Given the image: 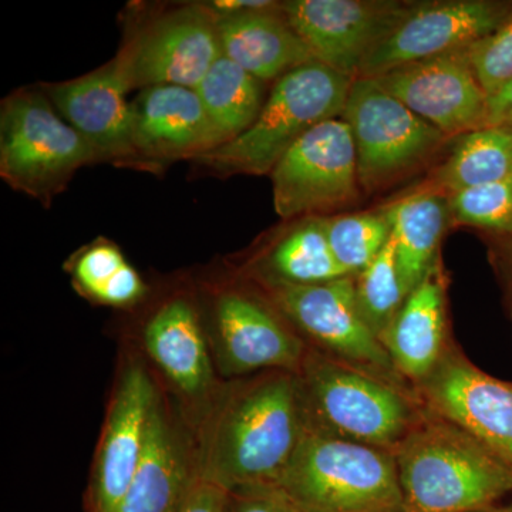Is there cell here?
Segmentation results:
<instances>
[{
  "instance_id": "1",
  "label": "cell",
  "mask_w": 512,
  "mask_h": 512,
  "mask_svg": "<svg viewBox=\"0 0 512 512\" xmlns=\"http://www.w3.org/2000/svg\"><path fill=\"white\" fill-rule=\"evenodd\" d=\"M309 426L296 373L264 372L221 400L197 451L198 477L224 488L275 487Z\"/></svg>"
},
{
  "instance_id": "2",
  "label": "cell",
  "mask_w": 512,
  "mask_h": 512,
  "mask_svg": "<svg viewBox=\"0 0 512 512\" xmlns=\"http://www.w3.org/2000/svg\"><path fill=\"white\" fill-rule=\"evenodd\" d=\"M394 458L404 505L412 511L490 512L512 494L510 468L426 406Z\"/></svg>"
},
{
  "instance_id": "3",
  "label": "cell",
  "mask_w": 512,
  "mask_h": 512,
  "mask_svg": "<svg viewBox=\"0 0 512 512\" xmlns=\"http://www.w3.org/2000/svg\"><path fill=\"white\" fill-rule=\"evenodd\" d=\"M301 512H397L406 508L390 451L313 426L275 485Z\"/></svg>"
},
{
  "instance_id": "4",
  "label": "cell",
  "mask_w": 512,
  "mask_h": 512,
  "mask_svg": "<svg viewBox=\"0 0 512 512\" xmlns=\"http://www.w3.org/2000/svg\"><path fill=\"white\" fill-rule=\"evenodd\" d=\"M296 375L313 426L366 446L394 454L424 413L413 387L387 382L311 346Z\"/></svg>"
},
{
  "instance_id": "5",
  "label": "cell",
  "mask_w": 512,
  "mask_h": 512,
  "mask_svg": "<svg viewBox=\"0 0 512 512\" xmlns=\"http://www.w3.org/2000/svg\"><path fill=\"white\" fill-rule=\"evenodd\" d=\"M353 80L319 62L276 80L255 123L244 134L198 157L221 175L271 174L286 151L323 121L339 119Z\"/></svg>"
},
{
  "instance_id": "6",
  "label": "cell",
  "mask_w": 512,
  "mask_h": 512,
  "mask_svg": "<svg viewBox=\"0 0 512 512\" xmlns=\"http://www.w3.org/2000/svg\"><path fill=\"white\" fill-rule=\"evenodd\" d=\"M93 147L43 94L20 90L0 109V177L40 201L62 192L73 175L99 163Z\"/></svg>"
},
{
  "instance_id": "7",
  "label": "cell",
  "mask_w": 512,
  "mask_h": 512,
  "mask_svg": "<svg viewBox=\"0 0 512 512\" xmlns=\"http://www.w3.org/2000/svg\"><path fill=\"white\" fill-rule=\"evenodd\" d=\"M342 119L352 131L357 177L366 194L416 173L453 141L365 77L353 80Z\"/></svg>"
},
{
  "instance_id": "8",
  "label": "cell",
  "mask_w": 512,
  "mask_h": 512,
  "mask_svg": "<svg viewBox=\"0 0 512 512\" xmlns=\"http://www.w3.org/2000/svg\"><path fill=\"white\" fill-rule=\"evenodd\" d=\"M262 284L272 306L301 338L306 336L308 346L387 382L413 387L397 373L379 336L360 313L355 276L320 285Z\"/></svg>"
},
{
  "instance_id": "9",
  "label": "cell",
  "mask_w": 512,
  "mask_h": 512,
  "mask_svg": "<svg viewBox=\"0 0 512 512\" xmlns=\"http://www.w3.org/2000/svg\"><path fill=\"white\" fill-rule=\"evenodd\" d=\"M276 214L284 220L326 217L360 198L355 141L342 117L312 128L271 171Z\"/></svg>"
},
{
  "instance_id": "10",
  "label": "cell",
  "mask_w": 512,
  "mask_h": 512,
  "mask_svg": "<svg viewBox=\"0 0 512 512\" xmlns=\"http://www.w3.org/2000/svg\"><path fill=\"white\" fill-rule=\"evenodd\" d=\"M511 13L510 0L409 2L399 23L367 57L359 79L466 50L494 33Z\"/></svg>"
},
{
  "instance_id": "11",
  "label": "cell",
  "mask_w": 512,
  "mask_h": 512,
  "mask_svg": "<svg viewBox=\"0 0 512 512\" xmlns=\"http://www.w3.org/2000/svg\"><path fill=\"white\" fill-rule=\"evenodd\" d=\"M222 55L217 16L204 3L151 22L117 55L130 90L154 86L197 89Z\"/></svg>"
},
{
  "instance_id": "12",
  "label": "cell",
  "mask_w": 512,
  "mask_h": 512,
  "mask_svg": "<svg viewBox=\"0 0 512 512\" xmlns=\"http://www.w3.org/2000/svg\"><path fill=\"white\" fill-rule=\"evenodd\" d=\"M409 2L396 0H288L279 3L286 22L316 62L350 80L402 19Z\"/></svg>"
},
{
  "instance_id": "13",
  "label": "cell",
  "mask_w": 512,
  "mask_h": 512,
  "mask_svg": "<svg viewBox=\"0 0 512 512\" xmlns=\"http://www.w3.org/2000/svg\"><path fill=\"white\" fill-rule=\"evenodd\" d=\"M421 403L480 441L512 471V383L488 375L454 342L414 387Z\"/></svg>"
},
{
  "instance_id": "14",
  "label": "cell",
  "mask_w": 512,
  "mask_h": 512,
  "mask_svg": "<svg viewBox=\"0 0 512 512\" xmlns=\"http://www.w3.org/2000/svg\"><path fill=\"white\" fill-rule=\"evenodd\" d=\"M160 394L140 363L121 373L101 431L86 512H117L136 476L147 443L148 421Z\"/></svg>"
},
{
  "instance_id": "15",
  "label": "cell",
  "mask_w": 512,
  "mask_h": 512,
  "mask_svg": "<svg viewBox=\"0 0 512 512\" xmlns=\"http://www.w3.org/2000/svg\"><path fill=\"white\" fill-rule=\"evenodd\" d=\"M375 80L451 140L488 126V96L467 50L404 64Z\"/></svg>"
},
{
  "instance_id": "16",
  "label": "cell",
  "mask_w": 512,
  "mask_h": 512,
  "mask_svg": "<svg viewBox=\"0 0 512 512\" xmlns=\"http://www.w3.org/2000/svg\"><path fill=\"white\" fill-rule=\"evenodd\" d=\"M134 163L197 160L222 140L194 89L147 87L131 101Z\"/></svg>"
},
{
  "instance_id": "17",
  "label": "cell",
  "mask_w": 512,
  "mask_h": 512,
  "mask_svg": "<svg viewBox=\"0 0 512 512\" xmlns=\"http://www.w3.org/2000/svg\"><path fill=\"white\" fill-rule=\"evenodd\" d=\"M55 109L93 147L100 161L134 163L131 103L119 59L67 82L47 84Z\"/></svg>"
},
{
  "instance_id": "18",
  "label": "cell",
  "mask_w": 512,
  "mask_h": 512,
  "mask_svg": "<svg viewBox=\"0 0 512 512\" xmlns=\"http://www.w3.org/2000/svg\"><path fill=\"white\" fill-rule=\"evenodd\" d=\"M215 318L229 372L298 373L301 369L308 343L275 308L247 293L228 291L218 299Z\"/></svg>"
},
{
  "instance_id": "19",
  "label": "cell",
  "mask_w": 512,
  "mask_h": 512,
  "mask_svg": "<svg viewBox=\"0 0 512 512\" xmlns=\"http://www.w3.org/2000/svg\"><path fill=\"white\" fill-rule=\"evenodd\" d=\"M448 275L441 258L407 295L380 342L410 386L426 380L456 340L448 320Z\"/></svg>"
},
{
  "instance_id": "20",
  "label": "cell",
  "mask_w": 512,
  "mask_h": 512,
  "mask_svg": "<svg viewBox=\"0 0 512 512\" xmlns=\"http://www.w3.org/2000/svg\"><path fill=\"white\" fill-rule=\"evenodd\" d=\"M197 480V451L158 397L140 466L117 512H183Z\"/></svg>"
},
{
  "instance_id": "21",
  "label": "cell",
  "mask_w": 512,
  "mask_h": 512,
  "mask_svg": "<svg viewBox=\"0 0 512 512\" xmlns=\"http://www.w3.org/2000/svg\"><path fill=\"white\" fill-rule=\"evenodd\" d=\"M222 53L259 82L279 80L303 64L312 53L286 22L279 3L271 8L217 16Z\"/></svg>"
},
{
  "instance_id": "22",
  "label": "cell",
  "mask_w": 512,
  "mask_h": 512,
  "mask_svg": "<svg viewBox=\"0 0 512 512\" xmlns=\"http://www.w3.org/2000/svg\"><path fill=\"white\" fill-rule=\"evenodd\" d=\"M148 355L185 396L200 397L212 386V367L197 313L185 299L164 303L144 330Z\"/></svg>"
},
{
  "instance_id": "23",
  "label": "cell",
  "mask_w": 512,
  "mask_h": 512,
  "mask_svg": "<svg viewBox=\"0 0 512 512\" xmlns=\"http://www.w3.org/2000/svg\"><path fill=\"white\" fill-rule=\"evenodd\" d=\"M453 141L454 146L446 160L427 180L407 194H434L448 198L456 192L511 177V128H478L454 138Z\"/></svg>"
},
{
  "instance_id": "24",
  "label": "cell",
  "mask_w": 512,
  "mask_h": 512,
  "mask_svg": "<svg viewBox=\"0 0 512 512\" xmlns=\"http://www.w3.org/2000/svg\"><path fill=\"white\" fill-rule=\"evenodd\" d=\"M392 221L397 269L407 295L440 259V242L450 220L446 197L407 194L386 205Z\"/></svg>"
},
{
  "instance_id": "25",
  "label": "cell",
  "mask_w": 512,
  "mask_h": 512,
  "mask_svg": "<svg viewBox=\"0 0 512 512\" xmlns=\"http://www.w3.org/2000/svg\"><path fill=\"white\" fill-rule=\"evenodd\" d=\"M345 276L330 248L326 217L301 218L262 259V282L320 285Z\"/></svg>"
},
{
  "instance_id": "26",
  "label": "cell",
  "mask_w": 512,
  "mask_h": 512,
  "mask_svg": "<svg viewBox=\"0 0 512 512\" xmlns=\"http://www.w3.org/2000/svg\"><path fill=\"white\" fill-rule=\"evenodd\" d=\"M262 82L222 53L212 64L197 92L222 143L244 134L264 107Z\"/></svg>"
},
{
  "instance_id": "27",
  "label": "cell",
  "mask_w": 512,
  "mask_h": 512,
  "mask_svg": "<svg viewBox=\"0 0 512 512\" xmlns=\"http://www.w3.org/2000/svg\"><path fill=\"white\" fill-rule=\"evenodd\" d=\"M392 231L386 207L379 211L326 217L330 248L350 276L359 275L375 261L392 238Z\"/></svg>"
},
{
  "instance_id": "28",
  "label": "cell",
  "mask_w": 512,
  "mask_h": 512,
  "mask_svg": "<svg viewBox=\"0 0 512 512\" xmlns=\"http://www.w3.org/2000/svg\"><path fill=\"white\" fill-rule=\"evenodd\" d=\"M355 291L360 313L380 339L407 298L397 269L393 237L375 261L355 276Z\"/></svg>"
},
{
  "instance_id": "29",
  "label": "cell",
  "mask_w": 512,
  "mask_h": 512,
  "mask_svg": "<svg viewBox=\"0 0 512 512\" xmlns=\"http://www.w3.org/2000/svg\"><path fill=\"white\" fill-rule=\"evenodd\" d=\"M447 202L450 217L458 224L484 229L498 239L512 237V175L456 192Z\"/></svg>"
},
{
  "instance_id": "30",
  "label": "cell",
  "mask_w": 512,
  "mask_h": 512,
  "mask_svg": "<svg viewBox=\"0 0 512 512\" xmlns=\"http://www.w3.org/2000/svg\"><path fill=\"white\" fill-rule=\"evenodd\" d=\"M466 50L488 99L501 92L512 82V13L494 33Z\"/></svg>"
},
{
  "instance_id": "31",
  "label": "cell",
  "mask_w": 512,
  "mask_h": 512,
  "mask_svg": "<svg viewBox=\"0 0 512 512\" xmlns=\"http://www.w3.org/2000/svg\"><path fill=\"white\" fill-rule=\"evenodd\" d=\"M127 264L117 245L97 241L74 256L70 272L76 288L94 301L97 293Z\"/></svg>"
},
{
  "instance_id": "32",
  "label": "cell",
  "mask_w": 512,
  "mask_h": 512,
  "mask_svg": "<svg viewBox=\"0 0 512 512\" xmlns=\"http://www.w3.org/2000/svg\"><path fill=\"white\" fill-rule=\"evenodd\" d=\"M224 512H301L275 487L229 491Z\"/></svg>"
},
{
  "instance_id": "33",
  "label": "cell",
  "mask_w": 512,
  "mask_h": 512,
  "mask_svg": "<svg viewBox=\"0 0 512 512\" xmlns=\"http://www.w3.org/2000/svg\"><path fill=\"white\" fill-rule=\"evenodd\" d=\"M146 295V285L130 264L121 268L109 284L97 293L94 301L113 308H127L136 305Z\"/></svg>"
},
{
  "instance_id": "34",
  "label": "cell",
  "mask_w": 512,
  "mask_h": 512,
  "mask_svg": "<svg viewBox=\"0 0 512 512\" xmlns=\"http://www.w3.org/2000/svg\"><path fill=\"white\" fill-rule=\"evenodd\" d=\"M228 491L198 477L183 512H224Z\"/></svg>"
},
{
  "instance_id": "35",
  "label": "cell",
  "mask_w": 512,
  "mask_h": 512,
  "mask_svg": "<svg viewBox=\"0 0 512 512\" xmlns=\"http://www.w3.org/2000/svg\"><path fill=\"white\" fill-rule=\"evenodd\" d=\"M494 265L503 284L505 303L512 319V237L498 239L494 248Z\"/></svg>"
},
{
  "instance_id": "36",
  "label": "cell",
  "mask_w": 512,
  "mask_h": 512,
  "mask_svg": "<svg viewBox=\"0 0 512 512\" xmlns=\"http://www.w3.org/2000/svg\"><path fill=\"white\" fill-rule=\"evenodd\" d=\"M488 126L507 127L512 130V82L488 99Z\"/></svg>"
},
{
  "instance_id": "37",
  "label": "cell",
  "mask_w": 512,
  "mask_h": 512,
  "mask_svg": "<svg viewBox=\"0 0 512 512\" xmlns=\"http://www.w3.org/2000/svg\"><path fill=\"white\" fill-rule=\"evenodd\" d=\"M278 2L271 0H218V2L204 3L215 16L234 15L245 10L264 9L275 6Z\"/></svg>"
},
{
  "instance_id": "38",
  "label": "cell",
  "mask_w": 512,
  "mask_h": 512,
  "mask_svg": "<svg viewBox=\"0 0 512 512\" xmlns=\"http://www.w3.org/2000/svg\"><path fill=\"white\" fill-rule=\"evenodd\" d=\"M490 512H512V494L504 501V503H501Z\"/></svg>"
},
{
  "instance_id": "39",
  "label": "cell",
  "mask_w": 512,
  "mask_h": 512,
  "mask_svg": "<svg viewBox=\"0 0 512 512\" xmlns=\"http://www.w3.org/2000/svg\"><path fill=\"white\" fill-rule=\"evenodd\" d=\"M397 512H416V511L409 510V508H403V510H400Z\"/></svg>"
}]
</instances>
